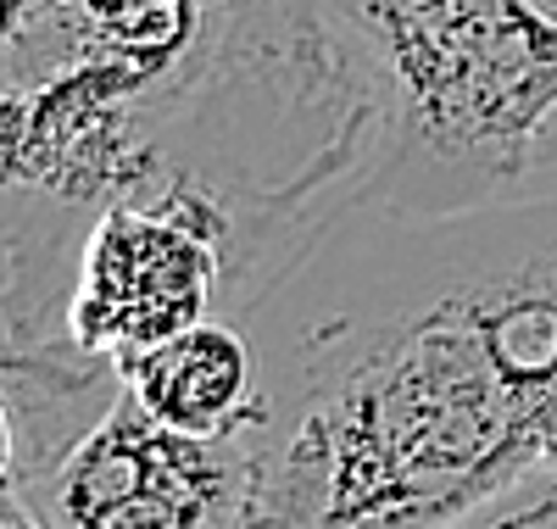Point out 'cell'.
Here are the masks:
<instances>
[{
	"mask_svg": "<svg viewBox=\"0 0 557 529\" xmlns=\"http://www.w3.org/2000/svg\"><path fill=\"white\" fill-rule=\"evenodd\" d=\"M240 529H446L535 468L557 391V134L451 212H346L240 318Z\"/></svg>",
	"mask_w": 557,
	"mask_h": 529,
	"instance_id": "1",
	"label": "cell"
},
{
	"mask_svg": "<svg viewBox=\"0 0 557 529\" xmlns=\"http://www.w3.org/2000/svg\"><path fill=\"white\" fill-rule=\"evenodd\" d=\"M257 0H0V189L101 212L178 184Z\"/></svg>",
	"mask_w": 557,
	"mask_h": 529,
	"instance_id": "2",
	"label": "cell"
},
{
	"mask_svg": "<svg viewBox=\"0 0 557 529\" xmlns=\"http://www.w3.org/2000/svg\"><path fill=\"white\" fill-rule=\"evenodd\" d=\"M318 7L362 112L346 212H451L541 168L557 134V0Z\"/></svg>",
	"mask_w": 557,
	"mask_h": 529,
	"instance_id": "3",
	"label": "cell"
},
{
	"mask_svg": "<svg viewBox=\"0 0 557 529\" xmlns=\"http://www.w3.org/2000/svg\"><path fill=\"white\" fill-rule=\"evenodd\" d=\"M235 234L196 189L107 201L84 229L67 329L78 352L123 368L207 318H228Z\"/></svg>",
	"mask_w": 557,
	"mask_h": 529,
	"instance_id": "4",
	"label": "cell"
},
{
	"mask_svg": "<svg viewBox=\"0 0 557 529\" xmlns=\"http://www.w3.org/2000/svg\"><path fill=\"white\" fill-rule=\"evenodd\" d=\"M28 502L51 529H240L251 491V446L235 435H178L128 396L34 479Z\"/></svg>",
	"mask_w": 557,
	"mask_h": 529,
	"instance_id": "5",
	"label": "cell"
},
{
	"mask_svg": "<svg viewBox=\"0 0 557 529\" xmlns=\"http://www.w3.org/2000/svg\"><path fill=\"white\" fill-rule=\"evenodd\" d=\"M117 373L128 396L178 435L201 441L235 435L251 423L257 407V346L246 323L235 318H207L173 334V341L128 357Z\"/></svg>",
	"mask_w": 557,
	"mask_h": 529,
	"instance_id": "6",
	"label": "cell"
},
{
	"mask_svg": "<svg viewBox=\"0 0 557 529\" xmlns=\"http://www.w3.org/2000/svg\"><path fill=\"white\" fill-rule=\"evenodd\" d=\"M446 529H557V473L530 468L524 479H513L474 513L451 518Z\"/></svg>",
	"mask_w": 557,
	"mask_h": 529,
	"instance_id": "7",
	"label": "cell"
},
{
	"mask_svg": "<svg viewBox=\"0 0 557 529\" xmlns=\"http://www.w3.org/2000/svg\"><path fill=\"white\" fill-rule=\"evenodd\" d=\"M0 529H51V524L39 518V507L28 502V491L17 485V479H12V485H0Z\"/></svg>",
	"mask_w": 557,
	"mask_h": 529,
	"instance_id": "8",
	"label": "cell"
},
{
	"mask_svg": "<svg viewBox=\"0 0 557 529\" xmlns=\"http://www.w3.org/2000/svg\"><path fill=\"white\" fill-rule=\"evenodd\" d=\"M535 468L557 473V391H552V402L535 418Z\"/></svg>",
	"mask_w": 557,
	"mask_h": 529,
	"instance_id": "9",
	"label": "cell"
}]
</instances>
